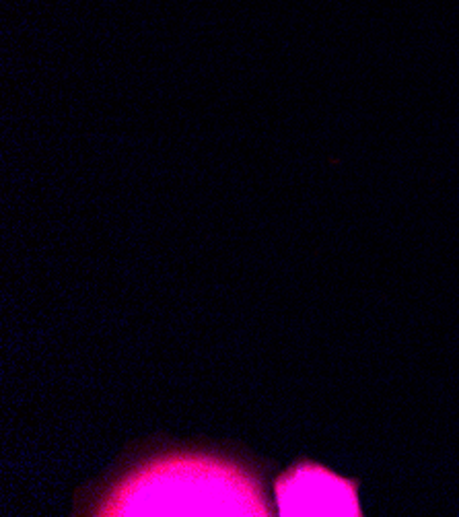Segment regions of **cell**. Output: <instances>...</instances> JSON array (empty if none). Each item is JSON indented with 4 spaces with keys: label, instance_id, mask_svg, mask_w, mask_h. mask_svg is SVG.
<instances>
[{
    "label": "cell",
    "instance_id": "6da1fadb",
    "mask_svg": "<svg viewBox=\"0 0 459 517\" xmlns=\"http://www.w3.org/2000/svg\"><path fill=\"white\" fill-rule=\"evenodd\" d=\"M282 516H363L359 484L313 462L291 470L278 487Z\"/></svg>",
    "mask_w": 459,
    "mask_h": 517
}]
</instances>
